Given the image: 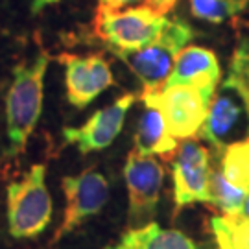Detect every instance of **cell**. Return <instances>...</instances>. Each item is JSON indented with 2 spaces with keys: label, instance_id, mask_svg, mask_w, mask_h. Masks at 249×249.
I'll return each instance as SVG.
<instances>
[{
  "label": "cell",
  "instance_id": "11",
  "mask_svg": "<svg viewBox=\"0 0 249 249\" xmlns=\"http://www.w3.org/2000/svg\"><path fill=\"white\" fill-rule=\"evenodd\" d=\"M242 125L249 137V116L244 102L231 89L220 85V89L214 92L205 124L201 125L197 135L205 142H209L216 153H222L223 148L231 144L229 141Z\"/></svg>",
  "mask_w": 249,
  "mask_h": 249
},
{
  "label": "cell",
  "instance_id": "14",
  "mask_svg": "<svg viewBox=\"0 0 249 249\" xmlns=\"http://www.w3.org/2000/svg\"><path fill=\"white\" fill-rule=\"evenodd\" d=\"M135 150L141 155H159V157H170L178 150V141L170 135L166 122L157 109L146 107L135 135Z\"/></svg>",
  "mask_w": 249,
  "mask_h": 249
},
{
  "label": "cell",
  "instance_id": "20",
  "mask_svg": "<svg viewBox=\"0 0 249 249\" xmlns=\"http://www.w3.org/2000/svg\"><path fill=\"white\" fill-rule=\"evenodd\" d=\"M59 0H32V13L37 15V13H41L46 6H50V4H57Z\"/></svg>",
  "mask_w": 249,
  "mask_h": 249
},
{
  "label": "cell",
  "instance_id": "2",
  "mask_svg": "<svg viewBox=\"0 0 249 249\" xmlns=\"http://www.w3.org/2000/svg\"><path fill=\"white\" fill-rule=\"evenodd\" d=\"M45 164H34L26 176L6 188L8 229L17 240L36 238L52 222V196L45 183Z\"/></svg>",
  "mask_w": 249,
  "mask_h": 249
},
{
  "label": "cell",
  "instance_id": "22",
  "mask_svg": "<svg viewBox=\"0 0 249 249\" xmlns=\"http://www.w3.org/2000/svg\"><path fill=\"white\" fill-rule=\"evenodd\" d=\"M242 214L249 218V196H248V199H246V205H244V211H242Z\"/></svg>",
  "mask_w": 249,
  "mask_h": 249
},
{
  "label": "cell",
  "instance_id": "6",
  "mask_svg": "<svg viewBox=\"0 0 249 249\" xmlns=\"http://www.w3.org/2000/svg\"><path fill=\"white\" fill-rule=\"evenodd\" d=\"M127 187V227L137 229L153 222L160 201L164 168L155 157L133 150L124 166Z\"/></svg>",
  "mask_w": 249,
  "mask_h": 249
},
{
  "label": "cell",
  "instance_id": "12",
  "mask_svg": "<svg viewBox=\"0 0 249 249\" xmlns=\"http://www.w3.org/2000/svg\"><path fill=\"white\" fill-rule=\"evenodd\" d=\"M220 78H222V69L216 53L203 46L188 45L178 55L168 80L164 81V87L190 85L201 90L209 98H213L214 92L218 90Z\"/></svg>",
  "mask_w": 249,
  "mask_h": 249
},
{
  "label": "cell",
  "instance_id": "9",
  "mask_svg": "<svg viewBox=\"0 0 249 249\" xmlns=\"http://www.w3.org/2000/svg\"><path fill=\"white\" fill-rule=\"evenodd\" d=\"M59 61L65 65L67 100L74 107L83 109L92 104L106 89L113 85V72L104 55H74L63 53Z\"/></svg>",
  "mask_w": 249,
  "mask_h": 249
},
{
  "label": "cell",
  "instance_id": "13",
  "mask_svg": "<svg viewBox=\"0 0 249 249\" xmlns=\"http://www.w3.org/2000/svg\"><path fill=\"white\" fill-rule=\"evenodd\" d=\"M107 249H197L194 240L179 229H160L157 222L127 229L115 246Z\"/></svg>",
  "mask_w": 249,
  "mask_h": 249
},
{
  "label": "cell",
  "instance_id": "7",
  "mask_svg": "<svg viewBox=\"0 0 249 249\" xmlns=\"http://www.w3.org/2000/svg\"><path fill=\"white\" fill-rule=\"evenodd\" d=\"M61 188L67 197V209L61 225L52 236L50 246H55L63 236L78 229L81 223L102 213L109 201V181L98 170L87 168L78 176L61 179Z\"/></svg>",
  "mask_w": 249,
  "mask_h": 249
},
{
  "label": "cell",
  "instance_id": "5",
  "mask_svg": "<svg viewBox=\"0 0 249 249\" xmlns=\"http://www.w3.org/2000/svg\"><path fill=\"white\" fill-rule=\"evenodd\" d=\"M142 102L146 107H153L162 115L170 135L176 141H190L205 124L213 98L190 85H162L155 90L142 92Z\"/></svg>",
  "mask_w": 249,
  "mask_h": 249
},
{
  "label": "cell",
  "instance_id": "1",
  "mask_svg": "<svg viewBox=\"0 0 249 249\" xmlns=\"http://www.w3.org/2000/svg\"><path fill=\"white\" fill-rule=\"evenodd\" d=\"M48 65L50 55L39 52L30 63H18L13 69V81L6 94V155L9 157L24 151L28 139L41 118Z\"/></svg>",
  "mask_w": 249,
  "mask_h": 249
},
{
  "label": "cell",
  "instance_id": "21",
  "mask_svg": "<svg viewBox=\"0 0 249 249\" xmlns=\"http://www.w3.org/2000/svg\"><path fill=\"white\" fill-rule=\"evenodd\" d=\"M151 2H153V8H157L159 11L164 13V11H166L168 8H172L178 0H151Z\"/></svg>",
  "mask_w": 249,
  "mask_h": 249
},
{
  "label": "cell",
  "instance_id": "10",
  "mask_svg": "<svg viewBox=\"0 0 249 249\" xmlns=\"http://www.w3.org/2000/svg\"><path fill=\"white\" fill-rule=\"evenodd\" d=\"M135 102V94H124L109 107L98 109L81 127H65L63 137L69 144L78 146L81 153L109 148L124 127L127 111Z\"/></svg>",
  "mask_w": 249,
  "mask_h": 249
},
{
  "label": "cell",
  "instance_id": "19",
  "mask_svg": "<svg viewBox=\"0 0 249 249\" xmlns=\"http://www.w3.org/2000/svg\"><path fill=\"white\" fill-rule=\"evenodd\" d=\"M139 2H142V0H100V6L109 9H122L131 4H139Z\"/></svg>",
  "mask_w": 249,
  "mask_h": 249
},
{
  "label": "cell",
  "instance_id": "16",
  "mask_svg": "<svg viewBox=\"0 0 249 249\" xmlns=\"http://www.w3.org/2000/svg\"><path fill=\"white\" fill-rule=\"evenodd\" d=\"M211 231L218 249H249V218L244 214L213 216Z\"/></svg>",
  "mask_w": 249,
  "mask_h": 249
},
{
  "label": "cell",
  "instance_id": "15",
  "mask_svg": "<svg viewBox=\"0 0 249 249\" xmlns=\"http://www.w3.org/2000/svg\"><path fill=\"white\" fill-rule=\"evenodd\" d=\"M218 155L220 164L214 170L220 178L238 192L249 196V137L227 144Z\"/></svg>",
  "mask_w": 249,
  "mask_h": 249
},
{
  "label": "cell",
  "instance_id": "18",
  "mask_svg": "<svg viewBox=\"0 0 249 249\" xmlns=\"http://www.w3.org/2000/svg\"><path fill=\"white\" fill-rule=\"evenodd\" d=\"M249 0H190V13L196 18L220 24L248 8Z\"/></svg>",
  "mask_w": 249,
  "mask_h": 249
},
{
  "label": "cell",
  "instance_id": "3",
  "mask_svg": "<svg viewBox=\"0 0 249 249\" xmlns=\"http://www.w3.org/2000/svg\"><path fill=\"white\" fill-rule=\"evenodd\" d=\"M194 36L196 32L187 20L172 17L153 43L135 52H122L115 55L142 83L144 92H148L164 85L178 55L185 46H188Z\"/></svg>",
  "mask_w": 249,
  "mask_h": 249
},
{
  "label": "cell",
  "instance_id": "4",
  "mask_svg": "<svg viewBox=\"0 0 249 249\" xmlns=\"http://www.w3.org/2000/svg\"><path fill=\"white\" fill-rule=\"evenodd\" d=\"M168 17L153 6L109 9L100 6L94 18V32L113 53L135 52L153 43Z\"/></svg>",
  "mask_w": 249,
  "mask_h": 249
},
{
  "label": "cell",
  "instance_id": "17",
  "mask_svg": "<svg viewBox=\"0 0 249 249\" xmlns=\"http://www.w3.org/2000/svg\"><path fill=\"white\" fill-rule=\"evenodd\" d=\"M222 85L240 96L249 116V37H242L238 41Z\"/></svg>",
  "mask_w": 249,
  "mask_h": 249
},
{
  "label": "cell",
  "instance_id": "8",
  "mask_svg": "<svg viewBox=\"0 0 249 249\" xmlns=\"http://www.w3.org/2000/svg\"><path fill=\"white\" fill-rule=\"evenodd\" d=\"M176 209L192 203H211V151L197 141H185L179 146L172 164Z\"/></svg>",
  "mask_w": 249,
  "mask_h": 249
}]
</instances>
